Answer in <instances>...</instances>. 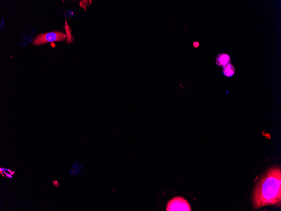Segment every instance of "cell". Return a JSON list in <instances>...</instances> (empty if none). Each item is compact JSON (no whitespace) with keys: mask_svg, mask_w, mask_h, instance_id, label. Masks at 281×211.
<instances>
[{"mask_svg":"<svg viewBox=\"0 0 281 211\" xmlns=\"http://www.w3.org/2000/svg\"><path fill=\"white\" fill-rule=\"evenodd\" d=\"M281 169L274 166L265 172L255 186L253 196L254 208L280 204Z\"/></svg>","mask_w":281,"mask_h":211,"instance_id":"6da1fadb","label":"cell"},{"mask_svg":"<svg viewBox=\"0 0 281 211\" xmlns=\"http://www.w3.org/2000/svg\"><path fill=\"white\" fill-rule=\"evenodd\" d=\"M66 35L62 32L54 31L38 35L33 41L34 45L38 46L50 42L66 40Z\"/></svg>","mask_w":281,"mask_h":211,"instance_id":"7a4b0ae2","label":"cell"},{"mask_svg":"<svg viewBox=\"0 0 281 211\" xmlns=\"http://www.w3.org/2000/svg\"><path fill=\"white\" fill-rule=\"evenodd\" d=\"M167 211H190L191 208L188 201L181 197H175L167 204Z\"/></svg>","mask_w":281,"mask_h":211,"instance_id":"3957f363","label":"cell"},{"mask_svg":"<svg viewBox=\"0 0 281 211\" xmlns=\"http://www.w3.org/2000/svg\"><path fill=\"white\" fill-rule=\"evenodd\" d=\"M230 57L227 54H220L217 56L216 59V63L217 65L222 68L231 64Z\"/></svg>","mask_w":281,"mask_h":211,"instance_id":"277c9868","label":"cell"},{"mask_svg":"<svg viewBox=\"0 0 281 211\" xmlns=\"http://www.w3.org/2000/svg\"><path fill=\"white\" fill-rule=\"evenodd\" d=\"M222 68L223 73L226 77H231L235 74V68L231 64H227L224 67Z\"/></svg>","mask_w":281,"mask_h":211,"instance_id":"5b68a950","label":"cell"},{"mask_svg":"<svg viewBox=\"0 0 281 211\" xmlns=\"http://www.w3.org/2000/svg\"><path fill=\"white\" fill-rule=\"evenodd\" d=\"M65 31H66L67 39V43L68 44H71L72 43L74 39V37L72 34V30L70 29V27L68 25L66 20H65Z\"/></svg>","mask_w":281,"mask_h":211,"instance_id":"8992f818","label":"cell"},{"mask_svg":"<svg viewBox=\"0 0 281 211\" xmlns=\"http://www.w3.org/2000/svg\"><path fill=\"white\" fill-rule=\"evenodd\" d=\"M88 2V1H82L80 3V6L85 9V10H86V5L85 4H87Z\"/></svg>","mask_w":281,"mask_h":211,"instance_id":"52a82bcc","label":"cell"},{"mask_svg":"<svg viewBox=\"0 0 281 211\" xmlns=\"http://www.w3.org/2000/svg\"><path fill=\"white\" fill-rule=\"evenodd\" d=\"M199 45H200V44H199L198 42H195L193 43V46H194V47L197 48L199 46Z\"/></svg>","mask_w":281,"mask_h":211,"instance_id":"ba28073f","label":"cell"},{"mask_svg":"<svg viewBox=\"0 0 281 211\" xmlns=\"http://www.w3.org/2000/svg\"><path fill=\"white\" fill-rule=\"evenodd\" d=\"M53 183L54 185L55 186H58V185H59V184H58V183L57 182V181H54L53 182Z\"/></svg>","mask_w":281,"mask_h":211,"instance_id":"9c48e42d","label":"cell"},{"mask_svg":"<svg viewBox=\"0 0 281 211\" xmlns=\"http://www.w3.org/2000/svg\"><path fill=\"white\" fill-rule=\"evenodd\" d=\"M51 46H52V47H54L55 46V44H54L53 42H52V43H51Z\"/></svg>","mask_w":281,"mask_h":211,"instance_id":"30bf717a","label":"cell"},{"mask_svg":"<svg viewBox=\"0 0 281 211\" xmlns=\"http://www.w3.org/2000/svg\"><path fill=\"white\" fill-rule=\"evenodd\" d=\"M14 173H15V172H11V173H10V174H11V175H13V174H14Z\"/></svg>","mask_w":281,"mask_h":211,"instance_id":"8fae6325","label":"cell"}]
</instances>
